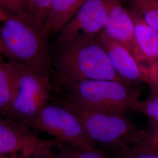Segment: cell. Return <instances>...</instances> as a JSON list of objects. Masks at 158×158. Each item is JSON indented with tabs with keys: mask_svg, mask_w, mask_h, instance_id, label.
Instances as JSON below:
<instances>
[{
	"mask_svg": "<svg viewBox=\"0 0 158 158\" xmlns=\"http://www.w3.org/2000/svg\"><path fill=\"white\" fill-rule=\"evenodd\" d=\"M49 36L23 17L0 11V48L8 60L32 68L53 79L56 73Z\"/></svg>",
	"mask_w": 158,
	"mask_h": 158,
	"instance_id": "cell-1",
	"label": "cell"
},
{
	"mask_svg": "<svg viewBox=\"0 0 158 158\" xmlns=\"http://www.w3.org/2000/svg\"><path fill=\"white\" fill-rule=\"evenodd\" d=\"M53 58L57 79L114 80L131 85L116 72L98 36L89 40L58 42Z\"/></svg>",
	"mask_w": 158,
	"mask_h": 158,
	"instance_id": "cell-2",
	"label": "cell"
},
{
	"mask_svg": "<svg viewBox=\"0 0 158 158\" xmlns=\"http://www.w3.org/2000/svg\"><path fill=\"white\" fill-rule=\"evenodd\" d=\"M52 95L81 107L126 114L133 111L140 93L132 85L118 81L55 78Z\"/></svg>",
	"mask_w": 158,
	"mask_h": 158,
	"instance_id": "cell-3",
	"label": "cell"
},
{
	"mask_svg": "<svg viewBox=\"0 0 158 158\" xmlns=\"http://www.w3.org/2000/svg\"><path fill=\"white\" fill-rule=\"evenodd\" d=\"M10 61L15 74L16 87L6 118L30 128L41 110L50 101L54 80L32 68Z\"/></svg>",
	"mask_w": 158,
	"mask_h": 158,
	"instance_id": "cell-4",
	"label": "cell"
},
{
	"mask_svg": "<svg viewBox=\"0 0 158 158\" xmlns=\"http://www.w3.org/2000/svg\"><path fill=\"white\" fill-rule=\"evenodd\" d=\"M69 108L76 115L89 138L97 144L111 146L127 145L139 130L125 113L92 110L81 107L55 96L51 97Z\"/></svg>",
	"mask_w": 158,
	"mask_h": 158,
	"instance_id": "cell-5",
	"label": "cell"
},
{
	"mask_svg": "<svg viewBox=\"0 0 158 158\" xmlns=\"http://www.w3.org/2000/svg\"><path fill=\"white\" fill-rule=\"evenodd\" d=\"M30 128L42 131L61 143L83 149L98 148L76 115L52 98L33 121Z\"/></svg>",
	"mask_w": 158,
	"mask_h": 158,
	"instance_id": "cell-6",
	"label": "cell"
},
{
	"mask_svg": "<svg viewBox=\"0 0 158 158\" xmlns=\"http://www.w3.org/2000/svg\"><path fill=\"white\" fill-rule=\"evenodd\" d=\"M60 143L55 139H42L28 127L0 115V158L15 154L30 158L52 151Z\"/></svg>",
	"mask_w": 158,
	"mask_h": 158,
	"instance_id": "cell-7",
	"label": "cell"
},
{
	"mask_svg": "<svg viewBox=\"0 0 158 158\" xmlns=\"http://www.w3.org/2000/svg\"><path fill=\"white\" fill-rule=\"evenodd\" d=\"M111 0H85L59 32L58 42L85 40L98 36L107 22Z\"/></svg>",
	"mask_w": 158,
	"mask_h": 158,
	"instance_id": "cell-8",
	"label": "cell"
},
{
	"mask_svg": "<svg viewBox=\"0 0 158 158\" xmlns=\"http://www.w3.org/2000/svg\"><path fill=\"white\" fill-rule=\"evenodd\" d=\"M98 38L114 68L122 78L132 85L139 83H145L141 65L124 45L111 38L104 31Z\"/></svg>",
	"mask_w": 158,
	"mask_h": 158,
	"instance_id": "cell-9",
	"label": "cell"
},
{
	"mask_svg": "<svg viewBox=\"0 0 158 158\" xmlns=\"http://www.w3.org/2000/svg\"><path fill=\"white\" fill-rule=\"evenodd\" d=\"M103 31L111 38L124 45L135 57L134 22L120 0H111L107 22Z\"/></svg>",
	"mask_w": 158,
	"mask_h": 158,
	"instance_id": "cell-10",
	"label": "cell"
},
{
	"mask_svg": "<svg viewBox=\"0 0 158 158\" xmlns=\"http://www.w3.org/2000/svg\"><path fill=\"white\" fill-rule=\"evenodd\" d=\"M129 12L135 25L136 61L141 65L158 61V31L148 25L134 8Z\"/></svg>",
	"mask_w": 158,
	"mask_h": 158,
	"instance_id": "cell-11",
	"label": "cell"
},
{
	"mask_svg": "<svg viewBox=\"0 0 158 158\" xmlns=\"http://www.w3.org/2000/svg\"><path fill=\"white\" fill-rule=\"evenodd\" d=\"M85 0H51L43 23V29L49 36L59 32L74 17Z\"/></svg>",
	"mask_w": 158,
	"mask_h": 158,
	"instance_id": "cell-12",
	"label": "cell"
},
{
	"mask_svg": "<svg viewBox=\"0 0 158 158\" xmlns=\"http://www.w3.org/2000/svg\"><path fill=\"white\" fill-rule=\"evenodd\" d=\"M16 87L15 74L10 60H0V115L6 117L11 106Z\"/></svg>",
	"mask_w": 158,
	"mask_h": 158,
	"instance_id": "cell-13",
	"label": "cell"
},
{
	"mask_svg": "<svg viewBox=\"0 0 158 158\" xmlns=\"http://www.w3.org/2000/svg\"><path fill=\"white\" fill-rule=\"evenodd\" d=\"M127 145L138 151L158 155V124L149 121L147 128H140Z\"/></svg>",
	"mask_w": 158,
	"mask_h": 158,
	"instance_id": "cell-14",
	"label": "cell"
},
{
	"mask_svg": "<svg viewBox=\"0 0 158 158\" xmlns=\"http://www.w3.org/2000/svg\"><path fill=\"white\" fill-rule=\"evenodd\" d=\"M57 148L56 158H109L107 154L98 148L83 149L66 143H60Z\"/></svg>",
	"mask_w": 158,
	"mask_h": 158,
	"instance_id": "cell-15",
	"label": "cell"
},
{
	"mask_svg": "<svg viewBox=\"0 0 158 158\" xmlns=\"http://www.w3.org/2000/svg\"><path fill=\"white\" fill-rule=\"evenodd\" d=\"M148 25L158 32V0H130Z\"/></svg>",
	"mask_w": 158,
	"mask_h": 158,
	"instance_id": "cell-16",
	"label": "cell"
},
{
	"mask_svg": "<svg viewBox=\"0 0 158 158\" xmlns=\"http://www.w3.org/2000/svg\"><path fill=\"white\" fill-rule=\"evenodd\" d=\"M51 0H27L24 18L42 27Z\"/></svg>",
	"mask_w": 158,
	"mask_h": 158,
	"instance_id": "cell-17",
	"label": "cell"
},
{
	"mask_svg": "<svg viewBox=\"0 0 158 158\" xmlns=\"http://www.w3.org/2000/svg\"><path fill=\"white\" fill-rule=\"evenodd\" d=\"M150 96L144 101L138 100L133 111L141 113L149 119V121L158 124V90L149 88Z\"/></svg>",
	"mask_w": 158,
	"mask_h": 158,
	"instance_id": "cell-18",
	"label": "cell"
},
{
	"mask_svg": "<svg viewBox=\"0 0 158 158\" xmlns=\"http://www.w3.org/2000/svg\"><path fill=\"white\" fill-rule=\"evenodd\" d=\"M104 148L111 152L113 158H158L156 154L138 151L123 143Z\"/></svg>",
	"mask_w": 158,
	"mask_h": 158,
	"instance_id": "cell-19",
	"label": "cell"
},
{
	"mask_svg": "<svg viewBox=\"0 0 158 158\" xmlns=\"http://www.w3.org/2000/svg\"><path fill=\"white\" fill-rule=\"evenodd\" d=\"M27 0H0V11L8 15L24 17Z\"/></svg>",
	"mask_w": 158,
	"mask_h": 158,
	"instance_id": "cell-20",
	"label": "cell"
},
{
	"mask_svg": "<svg viewBox=\"0 0 158 158\" xmlns=\"http://www.w3.org/2000/svg\"><path fill=\"white\" fill-rule=\"evenodd\" d=\"M141 66L145 77V83L149 88L158 90V61L148 63Z\"/></svg>",
	"mask_w": 158,
	"mask_h": 158,
	"instance_id": "cell-21",
	"label": "cell"
},
{
	"mask_svg": "<svg viewBox=\"0 0 158 158\" xmlns=\"http://www.w3.org/2000/svg\"><path fill=\"white\" fill-rule=\"evenodd\" d=\"M30 158H56V156L55 153L53 152L52 151L46 152L41 153L33 156Z\"/></svg>",
	"mask_w": 158,
	"mask_h": 158,
	"instance_id": "cell-22",
	"label": "cell"
},
{
	"mask_svg": "<svg viewBox=\"0 0 158 158\" xmlns=\"http://www.w3.org/2000/svg\"><path fill=\"white\" fill-rule=\"evenodd\" d=\"M23 158V156H21V155H17V154H15V155H10V156H6V157H4V158Z\"/></svg>",
	"mask_w": 158,
	"mask_h": 158,
	"instance_id": "cell-23",
	"label": "cell"
},
{
	"mask_svg": "<svg viewBox=\"0 0 158 158\" xmlns=\"http://www.w3.org/2000/svg\"><path fill=\"white\" fill-rule=\"evenodd\" d=\"M3 56V55H2V53L1 49V48H0V60H1V56Z\"/></svg>",
	"mask_w": 158,
	"mask_h": 158,
	"instance_id": "cell-24",
	"label": "cell"
}]
</instances>
